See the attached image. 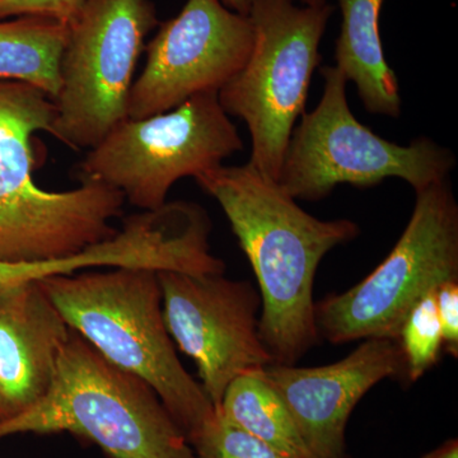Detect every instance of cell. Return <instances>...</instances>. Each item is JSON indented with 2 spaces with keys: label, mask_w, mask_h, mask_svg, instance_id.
Masks as SVG:
<instances>
[{
  "label": "cell",
  "mask_w": 458,
  "mask_h": 458,
  "mask_svg": "<svg viewBox=\"0 0 458 458\" xmlns=\"http://www.w3.org/2000/svg\"><path fill=\"white\" fill-rule=\"evenodd\" d=\"M403 370L397 342L367 339L328 366L270 364L262 373L285 403L310 458H346L345 430L352 410L370 388Z\"/></svg>",
  "instance_id": "12"
},
{
  "label": "cell",
  "mask_w": 458,
  "mask_h": 458,
  "mask_svg": "<svg viewBox=\"0 0 458 458\" xmlns=\"http://www.w3.org/2000/svg\"><path fill=\"white\" fill-rule=\"evenodd\" d=\"M216 199L260 286L259 334L274 364L294 366L319 335L313 283L331 250L360 234L349 219L321 221L303 210L276 180L247 162L219 165L194 179Z\"/></svg>",
  "instance_id": "1"
},
{
  "label": "cell",
  "mask_w": 458,
  "mask_h": 458,
  "mask_svg": "<svg viewBox=\"0 0 458 458\" xmlns=\"http://www.w3.org/2000/svg\"><path fill=\"white\" fill-rule=\"evenodd\" d=\"M321 74L322 98L292 132L276 180L292 198L316 201L337 185L370 188L388 177L405 180L415 191L448 179L456 165L452 150L426 137L409 146L378 137L349 108L342 72L324 66Z\"/></svg>",
  "instance_id": "6"
},
{
  "label": "cell",
  "mask_w": 458,
  "mask_h": 458,
  "mask_svg": "<svg viewBox=\"0 0 458 458\" xmlns=\"http://www.w3.org/2000/svg\"><path fill=\"white\" fill-rule=\"evenodd\" d=\"M53 98L31 84L0 80V262L59 260L111 240L122 192L95 180L47 191L33 179L35 135L49 131Z\"/></svg>",
  "instance_id": "3"
},
{
  "label": "cell",
  "mask_w": 458,
  "mask_h": 458,
  "mask_svg": "<svg viewBox=\"0 0 458 458\" xmlns=\"http://www.w3.org/2000/svg\"><path fill=\"white\" fill-rule=\"evenodd\" d=\"M38 283L71 330L155 390L189 443L213 418L212 401L183 369L165 327L156 270H81Z\"/></svg>",
  "instance_id": "2"
},
{
  "label": "cell",
  "mask_w": 458,
  "mask_h": 458,
  "mask_svg": "<svg viewBox=\"0 0 458 458\" xmlns=\"http://www.w3.org/2000/svg\"><path fill=\"white\" fill-rule=\"evenodd\" d=\"M71 331L38 280L0 291V424L47 394Z\"/></svg>",
  "instance_id": "13"
},
{
  "label": "cell",
  "mask_w": 458,
  "mask_h": 458,
  "mask_svg": "<svg viewBox=\"0 0 458 458\" xmlns=\"http://www.w3.org/2000/svg\"><path fill=\"white\" fill-rule=\"evenodd\" d=\"M16 270H14L13 265L0 262V291L16 285Z\"/></svg>",
  "instance_id": "22"
},
{
  "label": "cell",
  "mask_w": 458,
  "mask_h": 458,
  "mask_svg": "<svg viewBox=\"0 0 458 458\" xmlns=\"http://www.w3.org/2000/svg\"><path fill=\"white\" fill-rule=\"evenodd\" d=\"M158 25L150 0H89L69 25L49 134L90 149L128 119L144 41Z\"/></svg>",
  "instance_id": "9"
},
{
  "label": "cell",
  "mask_w": 458,
  "mask_h": 458,
  "mask_svg": "<svg viewBox=\"0 0 458 458\" xmlns=\"http://www.w3.org/2000/svg\"><path fill=\"white\" fill-rule=\"evenodd\" d=\"M421 458H458V441L451 439L441 447L437 448L436 451L430 452Z\"/></svg>",
  "instance_id": "21"
},
{
  "label": "cell",
  "mask_w": 458,
  "mask_h": 458,
  "mask_svg": "<svg viewBox=\"0 0 458 458\" xmlns=\"http://www.w3.org/2000/svg\"><path fill=\"white\" fill-rule=\"evenodd\" d=\"M437 312L441 322L443 345L454 357L458 355V282L443 283L436 289Z\"/></svg>",
  "instance_id": "20"
},
{
  "label": "cell",
  "mask_w": 458,
  "mask_h": 458,
  "mask_svg": "<svg viewBox=\"0 0 458 458\" xmlns=\"http://www.w3.org/2000/svg\"><path fill=\"white\" fill-rule=\"evenodd\" d=\"M335 7L297 5L294 0H256L250 11L255 40L245 66L218 92L228 116L251 135L249 164L278 180L295 122L306 110L319 44Z\"/></svg>",
  "instance_id": "5"
},
{
  "label": "cell",
  "mask_w": 458,
  "mask_h": 458,
  "mask_svg": "<svg viewBox=\"0 0 458 458\" xmlns=\"http://www.w3.org/2000/svg\"><path fill=\"white\" fill-rule=\"evenodd\" d=\"M26 433H71L96 443L108 458H197L155 390L73 330L47 394L0 424V441Z\"/></svg>",
  "instance_id": "4"
},
{
  "label": "cell",
  "mask_w": 458,
  "mask_h": 458,
  "mask_svg": "<svg viewBox=\"0 0 458 458\" xmlns=\"http://www.w3.org/2000/svg\"><path fill=\"white\" fill-rule=\"evenodd\" d=\"M385 0H337L342 29L336 41V68L355 83L370 114L399 117L401 98L396 74L386 62L379 14Z\"/></svg>",
  "instance_id": "14"
},
{
  "label": "cell",
  "mask_w": 458,
  "mask_h": 458,
  "mask_svg": "<svg viewBox=\"0 0 458 458\" xmlns=\"http://www.w3.org/2000/svg\"><path fill=\"white\" fill-rule=\"evenodd\" d=\"M297 2L304 7H322V5L327 4V0H297Z\"/></svg>",
  "instance_id": "24"
},
{
  "label": "cell",
  "mask_w": 458,
  "mask_h": 458,
  "mask_svg": "<svg viewBox=\"0 0 458 458\" xmlns=\"http://www.w3.org/2000/svg\"><path fill=\"white\" fill-rule=\"evenodd\" d=\"M190 445L197 458H293L234 426L216 408Z\"/></svg>",
  "instance_id": "18"
},
{
  "label": "cell",
  "mask_w": 458,
  "mask_h": 458,
  "mask_svg": "<svg viewBox=\"0 0 458 458\" xmlns=\"http://www.w3.org/2000/svg\"><path fill=\"white\" fill-rule=\"evenodd\" d=\"M255 32L251 18L221 0H188L147 45L132 83L128 119L167 113L194 96L219 92L245 66Z\"/></svg>",
  "instance_id": "11"
},
{
  "label": "cell",
  "mask_w": 458,
  "mask_h": 458,
  "mask_svg": "<svg viewBox=\"0 0 458 458\" xmlns=\"http://www.w3.org/2000/svg\"><path fill=\"white\" fill-rule=\"evenodd\" d=\"M69 26L44 17L0 21V80L31 84L55 98Z\"/></svg>",
  "instance_id": "15"
},
{
  "label": "cell",
  "mask_w": 458,
  "mask_h": 458,
  "mask_svg": "<svg viewBox=\"0 0 458 458\" xmlns=\"http://www.w3.org/2000/svg\"><path fill=\"white\" fill-rule=\"evenodd\" d=\"M397 342L410 381H417L437 363L443 346V333L437 312L436 291L428 293L411 310Z\"/></svg>",
  "instance_id": "17"
},
{
  "label": "cell",
  "mask_w": 458,
  "mask_h": 458,
  "mask_svg": "<svg viewBox=\"0 0 458 458\" xmlns=\"http://www.w3.org/2000/svg\"><path fill=\"white\" fill-rule=\"evenodd\" d=\"M241 150L218 92H205L167 113L123 120L90 148L78 177L106 183L138 209L155 210L177 181L214 170Z\"/></svg>",
  "instance_id": "8"
},
{
  "label": "cell",
  "mask_w": 458,
  "mask_h": 458,
  "mask_svg": "<svg viewBox=\"0 0 458 458\" xmlns=\"http://www.w3.org/2000/svg\"><path fill=\"white\" fill-rule=\"evenodd\" d=\"M221 2L231 11L243 14V16H249L250 11H251L256 0H221Z\"/></svg>",
  "instance_id": "23"
},
{
  "label": "cell",
  "mask_w": 458,
  "mask_h": 458,
  "mask_svg": "<svg viewBox=\"0 0 458 458\" xmlns=\"http://www.w3.org/2000/svg\"><path fill=\"white\" fill-rule=\"evenodd\" d=\"M89 0H0V21L44 17L71 25Z\"/></svg>",
  "instance_id": "19"
},
{
  "label": "cell",
  "mask_w": 458,
  "mask_h": 458,
  "mask_svg": "<svg viewBox=\"0 0 458 458\" xmlns=\"http://www.w3.org/2000/svg\"><path fill=\"white\" fill-rule=\"evenodd\" d=\"M262 370H249L236 377L216 409L234 426L288 456L310 458L285 403L267 384Z\"/></svg>",
  "instance_id": "16"
},
{
  "label": "cell",
  "mask_w": 458,
  "mask_h": 458,
  "mask_svg": "<svg viewBox=\"0 0 458 458\" xmlns=\"http://www.w3.org/2000/svg\"><path fill=\"white\" fill-rule=\"evenodd\" d=\"M415 194L411 218L387 258L360 284L315 303L319 337L333 344L397 342L419 301L458 280V205L450 181Z\"/></svg>",
  "instance_id": "7"
},
{
  "label": "cell",
  "mask_w": 458,
  "mask_h": 458,
  "mask_svg": "<svg viewBox=\"0 0 458 458\" xmlns=\"http://www.w3.org/2000/svg\"><path fill=\"white\" fill-rule=\"evenodd\" d=\"M157 274L165 327L197 364L214 408L236 377L274 364L259 334L261 297L250 283L223 274Z\"/></svg>",
  "instance_id": "10"
}]
</instances>
